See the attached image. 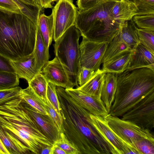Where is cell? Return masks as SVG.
<instances>
[{"label":"cell","mask_w":154,"mask_h":154,"mask_svg":"<svg viewBox=\"0 0 154 154\" xmlns=\"http://www.w3.org/2000/svg\"><path fill=\"white\" fill-rule=\"evenodd\" d=\"M153 91L154 70L135 68L117 74V88L109 114L122 116L143 97Z\"/></svg>","instance_id":"obj_4"},{"label":"cell","mask_w":154,"mask_h":154,"mask_svg":"<svg viewBox=\"0 0 154 154\" xmlns=\"http://www.w3.org/2000/svg\"><path fill=\"white\" fill-rule=\"evenodd\" d=\"M48 83L44 76L40 73L28 83L29 86L38 96L46 101V93Z\"/></svg>","instance_id":"obj_26"},{"label":"cell","mask_w":154,"mask_h":154,"mask_svg":"<svg viewBox=\"0 0 154 154\" xmlns=\"http://www.w3.org/2000/svg\"><path fill=\"white\" fill-rule=\"evenodd\" d=\"M108 44L106 42L91 41L82 37L79 45L80 67H85L95 71L100 69Z\"/></svg>","instance_id":"obj_10"},{"label":"cell","mask_w":154,"mask_h":154,"mask_svg":"<svg viewBox=\"0 0 154 154\" xmlns=\"http://www.w3.org/2000/svg\"><path fill=\"white\" fill-rule=\"evenodd\" d=\"M80 31L74 26L67 29L56 41L54 53L62 64L69 79L78 87V78L80 69L79 40Z\"/></svg>","instance_id":"obj_6"},{"label":"cell","mask_w":154,"mask_h":154,"mask_svg":"<svg viewBox=\"0 0 154 154\" xmlns=\"http://www.w3.org/2000/svg\"><path fill=\"white\" fill-rule=\"evenodd\" d=\"M36 5L43 8H53L51 5L52 0H34Z\"/></svg>","instance_id":"obj_42"},{"label":"cell","mask_w":154,"mask_h":154,"mask_svg":"<svg viewBox=\"0 0 154 154\" xmlns=\"http://www.w3.org/2000/svg\"><path fill=\"white\" fill-rule=\"evenodd\" d=\"M95 71L85 67H81L79 71L78 84L81 86L88 82L94 75Z\"/></svg>","instance_id":"obj_38"},{"label":"cell","mask_w":154,"mask_h":154,"mask_svg":"<svg viewBox=\"0 0 154 154\" xmlns=\"http://www.w3.org/2000/svg\"><path fill=\"white\" fill-rule=\"evenodd\" d=\"M138 9L137 15L154 14V0H128Z\"/></svg>","instance_id":"obj_33"},{"label":"cell","mask_w":154,"mask_h":154,"mask_svg":"<svg viewBox=\"0 0 154 154\" xmlns=\"http://www.w3.org/2000/svg\"><path fill=\"white\" fill-rule=\"evenodd\" d=\"M92 123L99 133L112 146L117 154H135L137 150L120 138L109 125L104 117L90 113Z\"/></svg>","instance_id":"obj_11"},{"label":"cell","mask_w":154,"mask_h":154,"mask_svg":"<svg viewBox=\"0 0 154 154\" xmlns=\"http://www.w3.org/2000/svg\"><path fill=\"white\" fill-rule=\"evenodd\" d=\"M138 11L136 6L129 1L118 0L112 8V14L116 21L123 24L137 15Z\"/></svg>","instance_id":"obj_17"},{"label":"cell","mask_w":154,"mask_h":154,"mask_svg":"<svg viewBox=\"0 0 154 154\" xmlns=\"http://www.w3.org/2000/svg\"><path fill=\"white\" fill-rule=\"evenodd\" d=\"M56 86L48 82L46 91V96L51 104L58 113L60 115V107L58 95L56 90Z\"/></svg>","instance_id":"obj_34"},{"label":"cell","mask_w":154,"mask_h":154,"mask_svg":"<svg viewBox=\"0 0 154 154\" xmlns=\"http://www.w3.org/2000/svg\"><path fill=\"white\" fill-rule=\"evenodd\" d=\"M133 51L122 38L119 33L108 43L103 64L128 52Z\"/></svg>","instance_id":"obj_21"},{"label":"cell","mask_w":154,"mask_h":154,"mask_svg":"<svg viewBox=\"0 0 154 154\" xmlns=\"http://www.w3.org/2000/svg\"><path fill=\"white\" fill-rule=\"evenodd\" d=\"M137 28L132 19L122 24L120 32L122 39L133 51L140 43Z\"/></svg>","instance_id":"obj_23"},{"label":"cell","mask_w":154,"mask_h":154,"mask_svg":"<svg viewBox=\"0 0 154 154\" xmlns=\"http://www.w3.org/2000/svg\"><path fill=\"white\" fill-rule=\"evenodd\" d=\"M106 0H77L76 1L79 11L86 10L102 3Z\"/></svg>","instance_id":"obj_39"},{"label":"cell","mask_w":154,"mask_h":154,"mask_svg":"<svg viewBox=\"0 0 154 154\" xmlns=\"http://www.w3.org/2000/svg\"><path fill=\"white\" fill-rule=\"evenodd\" d=\"M147 67L154 70V53L140 43L132 56L129 69Z\"/></svg>","instance_id":"obj_16"},{"label":"cell","mask_w":154,"mask_h":154,"mask_svg":"<svg viewBox=\"0 0 154 154\" xmlns=\"http://www.w3.org/2000/svg\"><path fill=\"white\" fill-rule=\"evenodd\" d=\"M0 9L21 13L20 8L12 0H0Z\"/></svg>","instance_id":"obj_40"},{"label":"cell","mask_w":154,"mask_h":154,"mask_svg":"<svg viewBox=\"0 0 154 154\" xmlns=\"http://www.w3.org/2000/svg\"><path fill=\"white\" fill-rule=\"evenodd\" d=\"M35 59V68L41 73L43 66L49 61V48L46 46L37 26L36 40L32 52Z\"/></svg>","instance_id":"obj_20"},{"label":"cell","mask_w":154,"mask_h":154,"mask_svg":"<svg viewBox=\"0 0 154 154\" xmlns=\"http://www.w3.org/2000/svg\"><path fill=\"white\" fill-rule=\"evenodd\" d=\"M0 127L20 154H39L43 146L53 145L27 112L20 96L0 105Z\"/></svg>","instance_id":"obj_2"},{"label":"cell","mask_w":154,"mask_h":154,"mask_svg":"<svg viewBox=\"0 0 154 154\" xmlns=\"http://www.w3.org/2000/svg\"><path fill=\"white\" fill-rule=\"evenodd\" d=\"M131 145L140 154H154V140L143 138L136 141Z\"/></svg>","instance_id":"obj_32"},{"label":"cell","mask_w":154,"mask_h":154,"mask_svg":"<svg viewBox=\"0 0 154 154\" xmlns=\"http://www.w3.org/2000/svg\"><path fill=\"white\" fill-rule=\"evenodd\" d=\"M37 27L22 13L0 9V54L15 60L31 54Z\"/></svg>","instance_id":"obj_3"},{"label":"cell","mask_w":154,"mask_h":154,"mask_svg":"<svg viewBox=\"0 0 154 154\" xmlns=\"http://www.w3.org/2000/svg\"><path fill=\"white\" fill-rule=\"evenodd\" d=\"M37 26L46 46L49 48L53 38L54 26L53 14L51 13L48 16L44 14H40Z\"/></svg>","instance_id":"obj_25"},{"label":"cell","mask_w":154,"mask_h":154,"mask_svg":"<svg viewBox=\"0 0 154 154\" xmlns=\"http://www.w3.org/2000/svg\"><path fill=\"white\" fill-rule=\"evenodd\" d=\"M0 139L10 154H20L19 151L0 127Z\"/></svg>","instance_id":"obj_37"},{"label":"cell","mask_w":154,"mask_h":154,"mask_svg":"<svg viewBox=\"0 0 154 154\" xmlns=\"http://www.w3.org/2000/svg\"><path fill=\"white\" fill-rule=\"evenodd\" d=\"M54 144L61 148L66 154H81L78 148L68 140L63 132H61L60 137Z\"/></svg>","instance_id":"obj_31"},{"label":"cell","mask_w":154,"mask_h":154,"mask_svg":"<svg viewBox=\"0 0 154 154\" xmlns=\"http://www.w3.org/2000/svg\"><path fill=\"white\" fill-rule=\"evenodd\" d=\"M137 32L140 43L154 53V32L137 28Z\"/></svg>","instance_id":"obj_30"},{"label":"cell","mask_w":154,"mask_h":154,"mask_svg":"<svg viewBox=\"0 0 154 154\" xmlns=\"http://www.w3.org/2000/svg\"><path fill=\"white\" fill-rule=\"evenodd\" d=\"M42 69L41 73L48 82L65 89L75 86L69 81L63 65L57 57L49 61Z\"/></svg>","instance_id":"obj_13"},{"label":"cell","mask_w":154,"mask_h":154,"mask_svg":"<svg viewBox=\"0 0 154 154\" xmlns=\"http://www.w3.org/2000/svg\"><path fill=\"white\" fill-rule=\"evenodd\" d=\"M23 3L30 5H36L34 0H20ZM38 6V5H37Z\"/></svg>","instance_id":"obj_46"},{"label":"cell","mask_w":154,"mask_h":154,"mask_svg":"<svg viewBox=\"0 0 154 154\" xmlns=\"http://www.w3.org/2000/svg\"><path fill=\"white\" fill-rule=\"evenodd\" d=\"M59 0H52V2H56V1H58Z\"/></svg>","instance_id":"obj_47"},{"label":"cell","mask_w":154,"mask_h":154,"mask_svg":"<svg viewBox=\"0 0 154 154\" xmlns=\"http://www.w3.org/2000/svg\"><path fill=\"white\" fill-rule=\"evenodd\" d=\"M65 90L77 103L91 114L103 117L109 114L101 99L86 94L77 88L65 89Z\"/></svg>","instance_id":"obj_14"},{"label":"cell","mask_w":154,"mask_h":154,"mask_svg":"<svg viewBox=\"0 0 154 154\" xmlns=\"http://www.w3.org/2000/svg\"><path fill=\"white\" fill-rule=\"evenodd\" d=\"M20 95V97L39 112L49 115L46 101L38 96L29 86L26 88L22 89Z\"/></svg>","instance_id":"obj_24"},{"label":"cell","mask_w":154,"mask_h":154,"mask_svg":"<svg viewBox=\"0 0 154 154\" xmlns=\"http://www.w3.org/2000/svg\"><path fill=\"white\" fill-rule=\"evenodd\" d=\"M15 72L19 78H23L29 82L37 74L40 73L36 69L33 55H29L17 60H11Z\"/></svg>","instance_id":"obj_15"},{"label":"cell","mask_w":154,"mask_h":154,"mask_svg":"<svg viewBox=\"0 0 154 154\" xmlns=\"http://www.w3.org/2000/svg\"><path fill=\"white\" fill-rule=\"evenodd\" d=\"M20 9L21 12L37 26L40 12L42 8L37 5L25 4L20 0H12Z\"/></svg>","instance_id":"obj_27"},{"label":"cell","mask_w":154,"mask_h":154,"mask_svg":"<svg viewBox=\"0 0 154 154\" xmlns=\"http://www.w3.org/2000/svg\"><path fill=\"white\" fill-rule=\"evenodd\" d=\"M122 116V120L151 131L154 128V91L143 97Z\"/></svg>","instance_id":"obj_8"},{"label":"cell","mask_w":154,"mask_h":154,"mask_svg":"<svg viewBox=\"0 0 154 154\" xmlns=\"http://www.w3.org/2000/svg\"><path fill=\"white\" fill-rule=\"evenodd\" d=\"M20 78L15 72L0 71V90L18 86Z\"/></svg>","instance_id":"obj_28"},{"label":"cell","mask_w":154,"mask_h":154,"mask_svg":"<svg viewBox=\"0 0 154 154\" xmlns=\"http://www.w3.org/2000/svg\"><path fill=\"white\" fill-rule=\"evenodd\" d=\"M22 99L23 105L27 112L41 131L54 144L60 137L61 133L56 123L49 115L39 112Z\"/></svg>","instance_id":"obj_12"},{"label":"cell","mask_w":154,"mask_h":154,"mask_svg":"<svg viewBox=\"0 0 154 154\" xmlns=\"http://www.w3.org/2000/svg\"><path fill=\"white\" fill-rule=\"evenodd\" d=\"M1 71L15 72L11 60L0 54V71Z\"/></svg>","instance_id":"obj_41"},{"label":"cell","mask_w":154,"mask_h":154,"mask_svg":"<svg viewBox=\"0 0 154 154\" xmlns=\"http://www.w3.org/2000/svg\"><path fill=\"white\" fill-rule=\"evenodd\" d=\"M106 72L98 69L93 77L86 83L77 89L88 95L101 99L102 91Z\"/></svg>","instance_id":"obj_19"},{"label":"cell","mask_w":154,"mask_h":154,"mask_svg":"<svg viewBox=\"0 0 154 154\" xmlns=\"http://www.w3.org/2000/svg\"><path fill=\"white\" fill-rule=\"evenodd\" d=\"M53 145L43 146L40 149L39 154H53Z\"/></svg>","instance_id":"obj_43"},{"label":"cell","mask_w":154,"mask_h":154,"mask_svg":"<svg viewBox=\"0 0 154 154\" xmlns=\"http://www.w3.org/2000/svg\"><path fill=\"white\" fill-rule=\"evenodd\" d=\"M117 74L106 72L102 91L101 99L109 114L114 101L117 85Z\"/></svg>","instance_id":"obj_18"},{"label":"cell","mask_w":154,"mask_h":154,"mask_svg":"<svg viewBox=\"0 0 154 154\" xmlns=\"http://www.w3.org/2000/svg\"><path fill=\"white\" fill-rule=\"evenodd\" d=\"M104 117L110 127L116 135L130 146H132V144L136 141L143 138L154 140V135L152 131L109 114Z\"/></svg>","instance_id":"obj_7"},{"label":"cell","mask_w":154,"mask_h":154,"mask_svg":"<svg viewBox=\"0 0 154 154\" xmlns=\"http://www.w3.org/2000/svg\"><path fill=\"white\" fill-rule=\"evenodd\" d=\"M46 102L48 113L56 124L60 132H61L63 123L61 115H60L58 113L47 98Z\"/></svg>","instance_id":"obj_36"},{"label":"cell","mask_w":154,"mask_h":154,"mask_svg":"<svg viewBox=\"0 0 154 154\" xmlns=\"http://www.w3.org/2000/svg\"><path fill=\"white\" fill-rule=\"evenodd\" d=\"M133 51L125 53L103 64L102 70L106 72L121 73L129 69Z\"/></svg>","instance_id":"obj_22"},{"label":"cell","mask_w":154,"mask_h":154,"mask_svg":"<svg viewBox=\"0 0 154 154\" xmlns=\"http://www.w3.org/2000/svg\"><path fill=\"white\" fill-rule=\"evenodd\" d=\"M0 154H10L0 139Z\"/></svg>","instance_id":"obj_45"},{"label":"cell","mask_w":154,"mask_h":154,"mask_svg":"<svg viewBox=\"0 0 154 154\" xmlns=\"http://www.w3.org/2000/svg\"><path fill=\"white\" fill-rule=\"evenodd\" d=\"M77 8L72 0H59L52 9L53 39L56 41L71 26L74 25Z\"/></svg>","instance_id":"obj_9"},{"label":"cell","mask_w":154,"mask_h":154,"mask_svg":"<svg viewBox=\"0 0 154 154\" xmlns=\"http://www.w3.org/2000/svg\"><path fill=\"white\" fill-rule=\"evenodd\" d=\"M53 154H66L65 151L57 146L53 144Z\"/></svg>","instance_id":"obj_44"},{"label":"cell","mask_w":154,"mask_h":154,"mask_svg":"<svg viewBox=\"0 0 154 154\" xmlns=\"http://www.w3.org/2000/svg\"><path fill=\"white\" fill-rule=\"evenodd\" d=\"M118 0H106L85 11L77 12L74 26L81 35L91 41L108 43L120 32L122 24L112 14Z\"/></svg>","instance_id":"obj_5"},{"label":"cell","mask_w":154,"mask_h":154,"mask_svg":"<svg viewBox=\"0 0 154 154\" xmlns=\"http://www.w3.org/2000/svg\"><path fill=\"white\" fill-rule=\"evenodd\" d=\"M60 107L62 131L81 154H116L112 146L93 125L90 113L65 91L56 87Z\"/></svg>","instance_id":"obj_1"},{"label":"cell","mask_w":154,"mask_h":154,"mask_svg":"<svg viewBox=\"0 0 154 154\" xmlns=\"http://www.w3.org/2000/svg\"><path fill=\"white\" fill-rule=\"evenodd\" d=\"M132 20L139 28L154 32V14L136 15Z\"/></svg>","instance_id":"obj_29"},{"label":"cell","mask_w":154,"mask_h":154,"mask_svg":"<svg viewBox=\"0 0 154 154\" xmlns=\"http://www.w3.org/2000/svg\"><path fill=\"white\" fill-rule=\"evenodd\" d=\"M22 88L20 87L0 90V105L10 100L20 96Z\"/></svg>","instance_id":"obj_35"}]
</instances>
